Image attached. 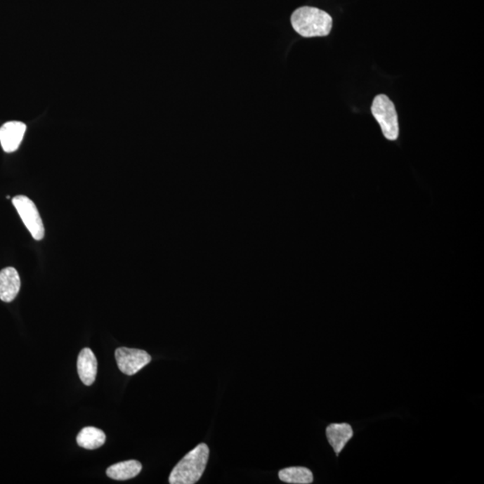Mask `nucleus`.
Masks as SVG:
<instances>
[{"mask_svg": "<svg viewBox=\"0 0 484 484\" xmlns=\"http://www.w3.org/2000/svg\"><path fill=\"white\" fill-rule=\"evenodd\" d=\"M295 32L305 38L327 37L332 29V18L327 12L311 6H302L292 15Z\"/></svg>", "mask_w": 484, "mask_h": 484, "instance_id": "nucleus-1", "label": "nucleus"}, {"mask_svg": "<svg viewBox=\"0 0 484 484\" xmlns=\"http://www.w3.org/2000/svg\"><path fill=\"white\" fill-rule=\"evenodd\" d=\"M209 446L204 443L197 445L171 471L169 483L171 484L196 483L202 477L209 462Z\"/></svg>", "mask_w": 484, "mask_h": 484, "instance_id": "nucleus-2", "label": "nucleus"}, {"mask_svg": "<svg viewBox=\"0 0 484 484\" xmlns=\"http://www.w3.org/2000/svg\"><path fill=\"white\" fill-rule=\"evenodd\" d=\"M372 112L385 138L391 141L396 140L399 136L398 117L391 100L384 94L376 96L372 103Z\"/></svg>", "mask_w": 484, "mask_h": 484, "instance_id": "nucleus-3", "label": "nucleus"}, {"mask_svg": "<svg viewBox=\"0 0 484 484\" xmlns=\"http://www.w3.org/2000/svg\"><path fill=\"white\" fill-rule=\"evenodd\" d=\"M12 202L32 238L35 240L44 239V225L35 204L25 196H16Z\"/></svg>", "mask_w": 484, "mask_h": 484, "instance_id": "nucleus-4", "label": "nucleus"}, {"mask_svg": "<svg viewBox=\"0 0 484 484\" xmlns=\"http://www.w3.org/2000/svg\"><path fill=\"white\" fill-rule=\"evenodd\" d=\"M115 358L120 372L132 376L151 362L152 358L145 351L120 347L116 350Z\"/></svg>", "mask_w": 484, "mask_h": 484, "instance_id": "nucleus-5", "label": "nucleus"}, {"mask_svg": "<svg viewBox=\"0 0 484 484\" xmlns=\"http://www.w3.org/2000/svg\"><path fill=\"white\" fill-rule=\"evenodd\" d=\"M25 131L27 126L20 122H11L3 125L0 128V144L3 150L6 152L18 150Z\"/></svg>", "mask_w": 484, "mask_h": 484, "instance_id": "nucleus-6", "label": "nucleus"}, {"mask_svg": "<svg viewBox=\"0 0 484 484\" xmlns=\"http://www.w3.org/2000/svg\"><path fill=\"white\" fill-rule=\"evenodd\" d=\"M20 287V277L15 268H6L0 271V300L5 302L14 301Z\"/></svg>", "mask_w": 484, "mask_h": 484, "instance_id": "nucleus-7", "label": "nucleus"}, {"mask_svg": "<svg viewBox=\"0 0 484 484\" xmlns=\"http://www.w3.org/2000/svg\"><path fill=\"white\" fill-rule=\"evenodd\" d=\"M77 372L84 385H93L97 375V359L92 350L84 348L81 351L77 360Z\"/></svg>", "mask_w": 484, "mask_h": 484, "instance_id": "nucleus-8", "label": "nucleus"}, {"mask_svg": "<svg viewBox=\"0 0 484 484\" xmlns=\"http://www.w3.org/2000/svg\"><path fill=\"white\" fill-rule=\"evenodd\" d=\"M328 443L334 448L336 456L344 450L346 445L353 436V431L348 424H332L327 428Z\"/></svg>", "mask_w": 484, "mask_h": 484, "instance_id": "nucleus-9", "label": "nucleus"}, {"mask_svg": "<svg viewBox=\"0 0 484 484\" xmlns=\"http://www.w3.org/2000/svg\"><path fill=\"white\" fill-rule=\"evenodd\" d=\"M142 471V464L136 460L124 461L113 464L106 471L107 476L110 479L116 480H126L138 476Z\"/></svg>", "mask_w": 484, "mask_h": 484, "instance_id": "nucleus-10", "label": "nucleus"}, {"mask_svg": "<svg viewBox=\"0 0 484 484\" xmlns=\"http://www.w3.org/2000/svg\"><path fill=\"white\" fill-rule=\"evenodd\" d=\"M106 435L100 429L94 427H86L77 435V443L81 447L86 450H97L105 445Z\"/></svg>", "mask_w": 484, "mask_h": 484, "instance_id": "nucleus-11", "label": "nucleus"}, {"mask_svg": "<svg viewBox=\"0 0 484 484\" xmlns=\"http://www.w3.org/2000/svg\"><path fill=\"white\" fill-rule=\"evenodd\" d=\"M282 482L294 484H308L313 482V473L306 467H288L279 472Z\"/></svg>", "mask_w": 484, "mask_h": 484, "instance_id": "nucleus-12", "label": "nucleus"}]
</instances>
